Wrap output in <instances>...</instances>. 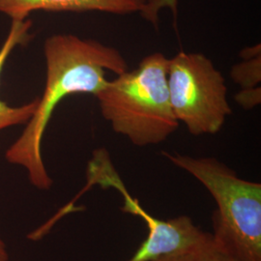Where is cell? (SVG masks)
<instances>
[{
    "mask_svg": "<svg viewBox=\"0 0 261 261\" xmlns=\"http://www.w3.org/2000/svg\"><path fill=\"white\" fill-rule=\"evenodd\" d=\"M47 77L44 93L25 129L6 151V160L28 170L30 183L46 191L53 185L42 157V140L56 107L76 93L95 97L108 84V72L120 75L128 64L120 51L95 40L57 34L45 43Z\"/></svg>",
    "mask_w": 261,
    "mask_h": 261,
    "instance_id": "obj_1",
    "label": "cell"
},
{
    "mask_svg": "<svg viewBox=\"0 0 261 261\" xmlns=\"http://www.w3.org/2000/svg\"><path fill=\"white\" fill-rule=\"evenodd\" d=\"M168 58L155 53L109 81L96 98L112 130L136 146L156 145L179 126L169 100Z\"/></svg>",
    "mask_w": 261,
    "mask_h": 261,
    "instance_id": "obj_2",
    "label": "cell"
},
{
    "mask_svg": "<svg viewBox=\"0 0 261 261\" xmlns=\"http://www.w3.org/2000/svg\"><path fill=\"white\" fill-rule=\"evenodd\" d=\"M174 166L197 179L214 197V235L249 261H261V184L238 177L211 157L163 152Z\"/></svg>",
    "mask_w": 261,
    "mask_h": 261,
    "instance_id": "obj_3",
    "label": "cell"
},
{
    "mask_svg": "<svg viewBox=\"0 0 261 261\" xmlns=\"http://www.w3.org/2000/svg\"><path fill=\"white\" fill-rule=\"evenodd\" d=\"M168 86L176 119L194 136L217 134L232 113L224 76L201 54L180 51L168 59Z\"/></svg>",
    "mask_w": 261,
    "mask_h": 261,
    "instance_id": "obj_4",
    "label": "cell"
},
{
    "mask_svg": "<svg viewBox=\"0 0 261 261\" xmlns=\"http://www.w3.org/2000/svg\"><path fill=\"white\" fill-rule=\"evenodd\" d=\"M87 180V187L96 184L103 189H115L123 197L122 211L140 217L147 225L148 236L128 261H153L169 255H193L208 235L188 216L162 221L147 213L139 200L130 196L106 149L94 151L93 158L88 165Z\"/></svg>",
    "mask_w": 261,
    "mask_h": 261,
    "instance_id": "obj_5",
    "label": "cell"
},
{
    "mask_svg": "<svg viewBox=\"0 0 261 261\" xmlns=\"http://www.w3.org/2000/svg\"><path fill=\"white\" fill-rule=\"evenodd\" d=\"M146 0H0V13L12 20H24L35 11L105 12L116 15L137 13Z\"/></svg>",
    "mask_w": 261,
    "mask_h": 261,
    "instance_id": "obj_6",
    "label": "cell"
},
{
    "mask_svg": "<svg viewBox=\"0 0 261 261\" xmlns=\"http://www.w3.org/2000/svg\"><path fill=\"white\" fill-rule=\"evenodd\" d=\"M32 22L29 19L12 20L9 33L0 48V76L4 65L12 54L13 49L19 45H23L30 40L29 30ZM38 98L31 103L12 107L0 99V130H4L15 125L27 124L36 111Z\"/></svg>",
    "mask_w": 261,
    "mask_h": 261,
    "instance_id": "obj_7",
    "label": "cell"
},
{
    "mask_svg": "<svg viewBox=\"0 0 261 261\" xmlns=\"http://www.w3.org/2000/svg\"><path fill=\"white\" fill-rule=\"evenodd\" d=\"M249 55L245 57L246 62L234 66L231 71V77L235 83L243 87L242 91L260 90L255 87L260 83V45L247 50Z\"/></svg>",
    "mask_w": 261,
    "mask_h": 261,
    "instance_id": "obj_8",
    "label": "cell"
},
{
    "mask_svg": "<svg viewBox=\"0 0 261 261\" xmlns=\"http://www.w3.org/2000/svg\"><path fill=\"white\" fill-rule=\"evenodd\" d=\"M193 256L195 261H249L211 233H208Z\"/></svg>",
    "mask_w": 261,
    "mask_h": 261,
    "instance_id": "obj_9",
    "label": "cell"
},
{
    "mask_svg": "<svg viewBox=\"0 0 261 261\" xmlns=\"http://www.w3.org/2000/svg\"><path fill=\"white\" fill-rule=\"evenodd\" d=\"M178 0H146L143 8L140 14L143 19L153 23L155 27H158L159 12L162 8L168 7L172 11L174 16V22L176 23L177 19Z\"/></svg>",
    "mask_w": 261,
    "mask_h": 261,
    "instance_id": "obj_10",
    "label": "cell"
},
{
    "mask_svg": "<svg viewBox=\"0 0 261 261\" xmlns=\"http://www.w3.org/2000/svg\"><path fill=\"white\" fill-rule=\"evenodd\" d=\"M153 261H195L192 254H183V255H169L163 256Z\"/></svg>",
    "mask_w": 261,
    "mask_h": 261,
    "instance_id": "obj_11",
    "label": "cell"
},
{
    "mask_svg": "<svg viewBox=\"0 0 261 261\" xmlns=\"http://www.w3.org/2000/svg\"><path fill=\"white\" fill-rule=\"evenodd\" d=\"M9 260V254L7 252L6 244L0 239V261Z\"/></svg>",
    "mask_w": 261,
    "mask_h": 261,
    "instance_id": "obj_12",
    "label": "cell"
}]
</instances>
